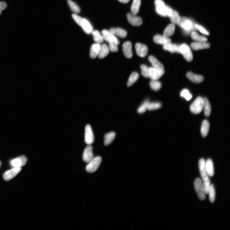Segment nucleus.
I'll return each instance as SVG.
<instances>
[{
  "label": "nucleus",
  "mask_w": 230,
  "mask_h": 230,
  "mask_svg": "<svg viewBox=\"0 0 230 230\" xmlns=\"http://www.w3.org/2000/svg\"><path fill=\"white\" fill-rule=\"evenodd\" d=\"M148 60L153 67L161 69H164V67L163 65L154 56H150L148 58Z\"/></svg>",
  "instance_id": "24"
},
{
  "label": "nucleus",
  "mask_w": 230,
  "mask_h": 230,
  "mask_svg": "<svg viewBox=\"0 0 230 230\" xmlns=\"http://www.w3.org/2000/svg\"><path fill=\"white\" fill-rule=\"evenodd\" d=\"M210 127L208 121L206 120H204L202 122L201 128V132L203 137H205L207 135Z\"/></svg>",
  "instance_id": "27"
},
{
  "label": "nucleus",
  "mask_w": 230,
  "mask_h": 230,
  "mask_svg": "<svg viewBox=\"0 0 230 230\" xmlns=\"http://www.w3.org/2000/svg\"><path fill=\"white\" fill-rule=\"evenodd\" d=\"M198 166L203 182L210 180L206 170V161L204 159H201L200 160L198 163Z\"/></svg>",
  "instance_id": "8"
},
{
  "label": "nucleus",
  "mask_w": 230,
  "mask_h": 230,
  "mask_svg": "<svg viewBox=\"0 0 230 230\" xmlns=\"http://www.w3.org/2000/svg\"><path fill=\"white\" fill-rule=\"evenodd\" d=\"M109 50L113 52H117L118 51V45L116 44L109 43Z\"/></svg>",
  "instance_id": "45"
},
{
  "label": "nucleus",
  "mask_w": 230,
  "mask_h": 230,
  "mask_svg": "<svg viewBox=\"0 0 230 230\" xmlns=\"http://www.w3.org/2000/svg\"><path fill=\"white\" fill-rule=\"evenodd\" d=\"M186 77L190 81L196 83H200L204 80V78L202 76L196 75L191 72L187 73Z\"/></svg>",
  "instance_id": "18"
},
{
  "label": "nucleus",
  "mask_w": 230,
  "mask_h": 230,
  "mask_svg": "<svg viewBox=\"0 0 230 230\" xmlns=\"http://www.w3.org/2000/svg\"><path fill=\"white\" fill-rule=\"evenodd\" d=\"M206 168L208 176H213L215 171L213 163L211 159H208L206 161Z\"/></svg>",
  "instance_id": "22"
},
{
  "label": "nucleus",
  "mask_w": 230,
  "mask_h": 230,
  "mask_svg": "<svg viewBox=\"0 0 230 230\" xmlns=\"http://www.w3.org/2000/svg\"><path fill=\"white\" fill-rule=\"evenodd\" d=\"M164 69L155 68L153 67L149 68V77L152 80H157L164 74Z\"/></svg>",
  "instance_id": "6"
},
{
  "label": "nucleus",
  "mask_w": 230,
  "mask_h": 230,
  "mask_svg": "<svg viewBox=\"0 0 230 230\" xmlns=\"http://www.w3.org/2000/svg\"><path fill=\"white\" fill-rule=\"evenodd\" d=\"M132 47L131 43L129 41L124 43L122 46V50L124 55L128 59L131 58L133 56Z\"/></svg>",
  "instance_id": "15"
},
{
  "label": "nucleus",
  "mask_w": 230,
  "mask_h": 230,
  "mask_svg": "<svg viewBox=\"0 0 230 230\" xmlns=\"http://www.w3.org/2000/svg\"><path fill=\"white\" fill-rule=\"evenodd\" d=\"M208 194L209 195V198L210 202L213 203L215 201V191L214 186L213 184H211L210 190H209Z\"/></svg>",
  "instance_id": "35"
},
{
  "label": "nucleus",
  "mask_w": 230,
  "mask_h": 230,
  "mask_svg": "<svg viewBox=\"0 0 230 230\" xmlns=\"http://www.w3.org/2000/svg\"><path fill=\"white\" fill-rule=\"evenodd\" d=\"M116 133L110 132L106 134L104 136V144L108 145L111 144L116 137Z\"/></svg>",
  "instance_id": "28"
},
{
  "label": "nucleus",
  "mask_w": 230,
  "mask_h": 230,
  "mask_svg": "<svg viewBox=\"0 0 230 230\" xmlns=\"http://www.w3.org/2000/svg\"><path fill=\"white\" fill-rule=\"evenodd\" d=\"M93 148L91 144H89L85 149L83 155V161L86 163H89L94 158L93 153Z\"/></svg>",
  "instance_id": "11"
},
{
  "label": "nucleus",
  "mask_w": 230,
  "mask_h": 230,
  "mask_svg": "<svg viewBox=\"0 0 230 230\" xmlns=\"http://www.w3.org/2000/svg\"><path fill=\"white\" fill-rule=\"evenodd\" d=\"M27 161V158L24 156L19 157L10 162V164L14 167H20L24 166Z\"/></svg>",
  "instance_id": "13"
},
{
  "label": "nucleus",
  "mask_w": 230,
  "mask_h": 230,
  "mask_svg": "<svg viewBox=\"0 0 230 230\" xmlns=\"http://www.w3.org/2000/svg\"><path fill=\"white\" fill-rule=\"evenodd\" d=\"M161 104L159 102H149L147 110H154L158 109L161 108Z\"/></svg>",
  "instance_id": "38"
},
{
  "label": "nucleus",
  "mask_w": 230,
  "mask_h": 230,
  "mask_svg": "<svg viewBox=\"0 0 230 230\" xmlns=\"http://www.w3.org/2000/svg\"><path fill=\"white\" fill-rule=\"evenodd\" d=\"M191 37L194 40L197 42H206L207 40V38L204 36L200 35L196 32H193L191 34Z\"/></svg>",
  "instance_id": "34"
},
{
  "label": "nucleus",
  "mask_w": 230,
  "mask_h": 230,
  "mask_svg": "<svg viewBox=\"0 0 230 230\" xmlns=\"http://www.w3.org/2000/svg\"><path fill=\"white\" fill-rule=\"evenodd\" d=\"M177 24L186 30H190L193 26L191 21L185 17H180Z\"/></svg>",
  "instance_id": "9"
},
{
  "label": "nucleus",
  "mask_w": 230,
  "mask_h": 230,
  "mask_svg": "<svg viewBox=\"0 0 230 230\" xmlns=\"http://www.w3.org/2000/svg\"><path fill=\"white\" fill-rule=\"evenodd\" d=\"M156 11L163 16H170L172 13V9L165 5L162 0H155Z\"/></svg>",
  "instance_id": "1"
},
{
  "label": "nucleus",
  "mask_w": 230,
  "mask_h": 230,
  "mask_svg": "<svg viewBox=\"0 0 230 230\" xmlns=\"http://www.w3.org/2000/svg\"><path fill=\"white\" fill-rule=\"evenodd\" d=\"M136 51L137 55L142 58L145 57L147 55L148 48L146 45L140 43H137L135 45Z\"/></svg>",
  "instance_id": "10"
},
{
  "label": "nucleus",
  "mask_w": 230,
  "mask_h": 230,
  "mask_svg": "<svg viewBox=\"0 0 230 230\" xmlns=\"http://www.w3.org/2000/svg\"><path fill=\"white\" fill-rule=\"evenodd\" d=\"M203 99L201 97L196 99L190 106V109L193 113L197 114L200 113L203 109Z\"/></svg>",
  "instance_id": "3"
},
{
  "label": "nucleus",
  "mask_w": 230,
  "mask_h": 230,
  "mask_svg": "<svg viewBox=\"0 0 230 230\" xmlns=\"http://www.w3.org/2000/svg\"><path fill=\"white\" fill-rule=\"evenodd\" d=\"M141 5V0H133L131 8L132 14L136 15L138 14Z\"/></svg>",
  "instance_id": "26"
},
{
  "label": "nucleus",
  "mask_w": 230,
  "mask_h": 230,
  "mask_svg": "<svg viewBox=\"0 0 230 230\" xmlns=\"http://www.w3.org/2000/svg\"><path fill=\"white\" fill-rule=\"evenodd\" d=\"M139 77V75L137 73L134 72L132 73L129 79L127 82V86L130 87L132 85L137 81Z\"/></svg>",
  "instance_id": "32"
},
{
  "label": "nucleus",
  "mask_w": 230,
  "mask_h": 230,
  "mask_svg": "<svg viewBox=\"0 0 230 230\" xmlns=\"http://www.w3.org/2000/svg\"><path fill=\"white\" fill-rule=\"evenodd\" d=\"M81 27L87 34L92 33L93 31L92 26L89 21L86 19L83 18Z\"/></svg>",
  "instance_id": "20"
},
{
  "label": "nucleus",
  "mask_w": 230,
  "mask_h": 230,
  "mask_svg": "<svg viewBox=\"0 0 230 230\" xmlns=\"http://www.w3.org/2000/svg\"><path fill=\"white\" fill-rule=\"evenodd\" d=\"M20 167H14L13 169L6 171L3 175V177L6 181H9L15 177L21 170Z\"/></svg>",
  "instance_id": "7"
},
{
  "label": "nucleus",
  "mask_w": 230,
  "mask_h": 230,
  "mask_svg": "<svg viewBox=\"0 0 230 230\" xmlns=\"http://www.w3.org/2000/svg\"><path fill=\"white\" fill-rule=\"evenodd\" d=\"M177 52L181 54L188 61H191L193 58V55L190 48L187 45L183 44L179 47Z\"/></svg>",
  "instance_id": "4"
},
{
  "label": "nucleus",
  "mask_w": 230,
  "mask_h": 230,
  "mask_svg": "<svg viewBox=\"0 0 230 230\" xmlns=\"http://www.w3.org/2000/svg\"><path fill=\"white\" fill-rule=\"evenodd\" d=\"M121 2L123 3H127L130 1V0H118Z\"/></svg>",
  "instance_id": "47"
},
{
  "label": "nucleus",
  "mask_w": 230,
  "mask_h": 230,
  "mask_svg": "<svg viewBox=\"0 0 230 230\" xmlns=\"http://www.w3.org/2000/svg\"><path fill=\"white\" fill-rule=\"evenodd\" d=\"M195 190L200 200L205 199L206 195L202 180L199 178L196 179L194 182Z\"/></svg>",
  "instance_id": "2"
},
{
  "label": "nucleus",
  "mask_w": 230,
  "mask_h": 230,
  "mask_svg": "<svg viewBox=\"0 0 230 230\" xmlns=\"http://www.w3.org/2000/svg\"><path fill=\"white\" fill-rule=\"evenodd\" d=\"M141 73L142 75L144 77H149V68L145 65H142L141 66Z\"/></svg>",
  "instance_id": "40"
},
{
  "label": "nucleus",
  "mask_w": 230,
  "mask_h": 230,
  "mask_svg": "<svg viewBox=\"0 0 230 230\" xmlns=\"http://www.w3.org/2000/svg\"><path fill=\"white\" fill-rule=\"evenodd\" d=\"M181 96L185 99L187 101L190 100L192 98V95L189 91L187 89L183 90L180 94Z\"/></svg>",
  "instance_id": "39"
},
{
  "label": "nucleus",
  "mask_w": 230,
  "mask_h": 230,
  "mask_svg": "<svg viewBox=\"0 0 230 230\" xmlns=\"http://www.w3.org/2000/svg\"><path fill=\"white\" fill-rule=\"evenodd\" d=\"M175 29V27L174 24H169L165 29L163 36L168 38L172 36L174 33Z\"/></svg>",
  "instance_id": "29"
},
{
  "label": "nucleus",
  "mask_w": 230,
  "mask_h": 230,
  "mask_svg": "<svg viewBox=\"0 0 230 230\" xmlns=\"http://www.w3.org/2000/svg\"><path fill=\"white\" fill-rule=\"evenodd\" d=\"M127 16L129 22L133 26H139L143 24V20L139 16L130 13L128 14Z\"/></svg>",
  "instance_id": "12"
},
{
  "label": "nucleus",
  "mask_w": 230,
  "mask_h": 230,
  "mask_svg": "<svg viewBox=\"0 0 230 230\" xmlns=\"http://www.w3.org/2000/svg\"><path fill=\"white\" fill-rule=\"evenodd\" d=\"M109 31L114 36H117L121 38H125L127 35V31L120 28H112L110 29Z\"/></svg>",
  "instance_id": "17"
},
{
  "label": "nucleus",
  "mask_w": 230,
  "mask_h": 230,
  "mask_svg": "<svg viewBox=\"0 0 230 230\" xmlns=\"http://www.w3.org/2000/svg\"><path fill=\"white\" fill-rule=\"evenodd\" d=\"M153 41L156 44L163 45L171 42V40L168 38L160 35H155Z\"/></svg>",
  "instance_id": "16"
},
{
  "label": "nucleus",
  "mask_w": 230,
  "mask_h": 230,
  "mask_svg": "<svg viewBox=\"0 0 230 230\" xmlns=\"http://www.w3.org/2000/svg\"><path fill=\"white\" fill-rule=\"evenodd\" d=\"M100 47V44L96 43L93 44L91 46L90 56L91 59H95L98 56Z\"/></svg>",
  "instance_id": "21"
},
{
  "label": "nucleus",
  "mask_w": 230,
  "mask_h": 230,
  "mask_svg": "<svg viewBox=\"0 0 230 230\" xmlns=\"http://www.w3.org/2000/svg\"><path fill=\"white\" fill-rule=\"evenodd\" d=\"M93 39L96 43L100 44L102 43L104 40V38L99 31L97 30L93 31L92 33Z\"/></svg>",
  "instance_id": "30"
},
{
  "label": "nucleus",
  "mask_w": 230,
  "mask_h": 230,
  "mask_svg": "<svg viewBox=\"0 0 230 230\" xmlns=\"http://www.w3.org/2000/svg\"><path fill=\"white\" fill-rule=\"evenodd\" d=\"M169 17L173 24H177L180 18L178 13L173 10L171 14Z\"/></svg>",
  "instance_id": "37"
},
{
  "label": "nucleus",
  "mask_w": 230,
  "mask_h": 230,
  "mask_svg": "<svg viewBox=\"0 0 230 230\" xmlns=\"http://www.w3.org/2000/svg\"><path fill=\"white\" fill-rule=\"evenodd\" d=\"M67 3L72 11L74 13H78L80 12V9L75 2L71 0H68Z\"/></svg>",
  "instance_id": "33"
},
{
  "label": "nucleus",
  "mask_w": 230,
  "mask_h": 230,
  "mask_svg": "<svg viewBox=\"0 0 230 230\" xmlns=\"http://www.w3.org/2000/svg\"><path fill=\"white\" fill-rule=\"evenodd\" d=\"M85 139L86 143L88 144H91L94 141V137L90 125H87L85 128Z\"/></svg>",
  "instance_id": "14"
},
{
  "label": "nucleus",
  "mask_w": 230,
  "mask_h": 230,
  "mask_svg": "<svg viewBox=\"0 0 230 230\" xmlns=\"http://www.w3.org/2000/svg\"><path fill=\"white\" fill-rule=\"evenodd\" d=\"M150 85L151 88L155 91L159 90L161 86V83L156 80H152L150 81Z\"/></svg>",
  "instance_id": "36"
},
{
  "label": "nucleus",
  "mask_w": 230,
  "mask_h": 230,
  "mask_svg": "<svg viewBox=\"0 0 230 230\" xmlns=\"http://www.w3.org/2000/svg\"><path fill=\"white\" fill-rule=\"evenodd\" d=\"M203 99L204 101L203 109L204 114L206 116L209 117L210 116L211 111L210 104L206 98H204Z\"/></svg>",
  "instance_id": "25"
},
{
  "label": "nucleus",
  "mask_w": 230,
  "mask_h": 230,
  "mask_svg": "<svg viewBox=\"0 0 230 230\" xmlns=\"http://www.w3.org/2000/svg\"><path fill=\"white\" fill-rule=\"evenodd\" d=\"M1 165H2V162L1 161H0V167H1Z\"/></svg>",
  "instance_id": "48"
},
{
  "label": "nucleus",
  "mask_w": 230,
  "mask_h": 230,
  "mask_svg": "<svg viewBox=\"0 0 230 230\" xmlns=\"http://www.w3.org/2000/svg\"><path fill=\"white\" fill-rule=\"evenodd\" d=\"M102 161V159L100 156H97L90 161L86 166L87 171L93 173L96 171L100 166Z\"/></svg>",
  "instance_id": "5"
},
{
  "label": "nucleus",
  "mask_w": 230,
  "mask_h": 230,
  "mask_svg": "<svg viewBox=\"0 0 230 230\" xmlns=\"http://www.w3.org/2000/svg\"><path fill=\"white\" fill-rule=\"evenodd\" d=\"M112 34L109 31L106 29L103 30L102 31V35L104 40H105L107 42H108L110 36Z\"/></svg>",
  "instance_id": "42"
},
{
  "label": "nucleus",
  "mask_w": 230,
  "mask_h": 230,
  "mask_svg": "<svg viewBox=\"0 0 230 230\" xmlns=\"http://www.w3.org/2000/svg\"><path fill=\"white\" fill-rule=\"evenodd\" d=\"M109 48L105 44L100 45V47L98 57L99 58L102 59L105 57L109 53Z\"/></svg>",
  "instance_id": "23"
},
{
  "label": "nucleus",
  "mask_w": 230,
  "mask_h": 230,
  "mask_svg": "<svg viewBox=\"0 0 230 230\" xmlns=\"http://www.w3.org/2000/svg\"><path fill=\"white\" fill-rule=\"evenodd\" d=\"M7 7V5L6 3L3 2H0V15L3 10L6 9Z\"/></svg>",
  "instance_id": "46"
},
{
  "label": "nucleus",
  "mask_w": 230,
  "mask_h": 230,
  "mask_svg": "<svg viewBox=\"0 0 230 230\" xmlns=\"http://www.w3.org/2000/svg\"><path fill=\"white\" fill-rule=\"evenodd\" d=\"M191 46L193 50H197L208 49L210 47V45L209 43L206 42H193L192 43Z\"/></svg>",
  "instance_id": "19"
},
{
  "label": "nucleus",
  "mask_w": 230,
  "mask_h": 230,
  "mask_svg": "<svg viewBox=\"0 0 230 230\" xmlns=\"http://www.w3.org/2000/svg\"><path fill=\"white\" fill-rule=\"evenodd\" d=\"M72 17L75 22L80 26H81L82 21L83 18L77 15L76 14L72 15Z\"/></svg>",
  "instance_id": "43"
},
{
  "label": "nucleus",
  "mask_w": 230,
  "mask_h": 230,
  "mask_svg": "<svg viewBox=\"0 0 230 230\" xmlns=\"http://www.w3.org/2000/svg\"><path fill=\"white\" fill-rule=\"evenodd\" d=\"M149 102L148 100L145 101L138 108V113L140 114L144 113L147 110L148 104Z\"/></svg>",
  "instance_id": "41"
},
{
  "label": "nucleus",
  "mask_w": 230,
  "mask_h": 230,
  "mask_svg": "<svg viewBox=\"0 0 230 230\" xmlns=\"http://www.w3.org/2000/svg\"><path fill=\"white\" fill-rule=\"evenodd\" d=\"M178 48L179 46L176 45L171 44V43L165 44L163 46V48L164 50L168 51L172 53L177 52Z\"/></svg>",
  "instance_id": "31"
},
{
  "label": "nucleus",
  "mask_w": 230,
  "mask_h": 230,
  "mask_svg": "<svg viewBox=\"0 0 230 230\" xmlns=\"http://www.w3.org/2000/svg\"><path fill=\"white\" fill-rule=\"evenodd\" d=\"M195 27L198 30L200 31L202 33L207 35L210 34L208 31L201 25L198 24H196Z\"/></svg>",
  "instance_id": "44"
}]
</instances>
